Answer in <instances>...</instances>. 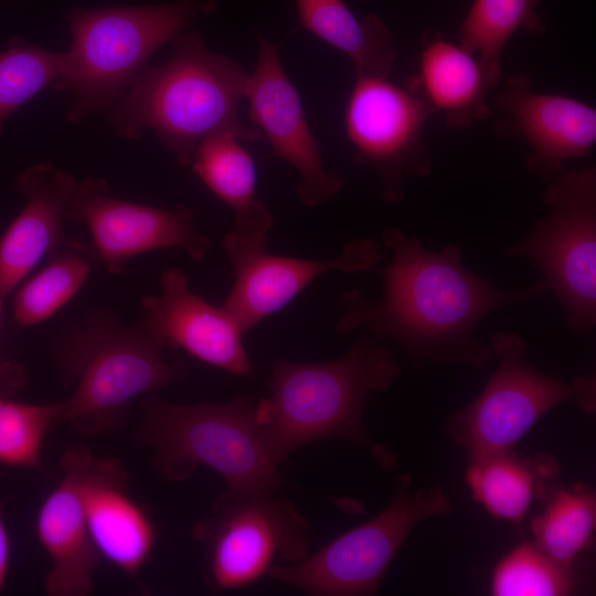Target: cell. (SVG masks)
<instances>
[{
  "label": "cell",
  "mask_w": 596,
  "mask_h": 596,
  "mask_svg": "<svg viewBox=\"0 0 596 596\" xmlns=\"http://www.w3.org/2000/svg\"><path fill=\"white\" fill-rule=\"evenodd\" d=\"M434 113L409 79L400 87L386 78L356 75L345 106V134L355 160L380 175L386 202L403 199L405 174L424 177L430 171L423 131Z\"/></svg>",
  "instance_id": "8fae6325"
},
{
  "label": "cell",
  "mask_w": 596,
  "mask_h": 596,
  "mask_svg": "<svg viewBox=\"0 0 596 596\" xmlns=\"http://www.w3.org/2000/svg\"><path fill=\"white\" fill-rule=\"evenodd\" d=\"M540 0H473L459 28V44L501 76L500 57L510 38L519 30H546L536 12Z\"/></svg>",
  "instance_id": "484cf974"
},
{
  "label": "cell",
  "mask_w": 596,
  "mask_h": 596,
  "mask_svg": "<svg viewBox=\"0 0 596 596\" xmlns=\"http://www.w3.org/2000/svg\"><path fill=\"white\" fill-rule=\"evenodd\" d=\"M97 263L91 243L66 240L49 256V263L17 290L15 322L31 327L51 318L78 292Z\"/></svg>",
  "instance_id": "d4e9b609"
},
{
  "label": "cell",
  "mask_w": 596,
  "mask_h": 596,
  "mask_svg": "<svg viewBox=\"0 0 596 596\" xmlns=\"http://www.w3.org/2000/svg\"><path fill=\"white\" fill-rule=\"evenodd\" d=\"M148 333L162 350L166 345L233 375L248 377L254 368L243 347L235 319L223 307L213 306L192 292L178 268L161 275V292L141 298Z\"/></svg>",
  "instance_id": "2e32d148"
},
{
  "label": "cell",
  "mask_w": 596,
  "mask_h": 596,
  "mask_svg": "<svg viewBox=\"0 0 596 596\" xmlns=\"http://www.w3.org/2000/svg\"><path fill=\"white\" fill-rule=\"evenodd\" d=\"M233 134H216L196 148L191 167L203 183L234 211L237 237L267 243L273 219L256 193V170L251 153Z\"/></svg>",
  "instance_id": "7402d4cb"
},
{
  "label": "cell",
  "mask_w": 596,
  "mask_h": 596,
  "mask_svg": "<svg viewBox=\"0 0 596 596\" xmlns=\"http://www.w3.org/2000/svg\"><path fill=\"white\" fill-rule=\"evenodd\" d=\"M500 77L460 44L429 30L422 38L419 73L409 81L435 113H444L449 129H464L490 116L487 95Z\"/></svg>",
  "instance_id": "ffe728a7"
},
{
  "label": "cell",
  "mask_w": 596,
  "mask_h": 596,
  "mask_svg": "<svg viewBox=\"0 0 596 596\" xmlns=\"http://www.w3.org/2000/svg\"><path fill=\"white\" fill-rule=\"evenodd\" d=\"M65 219L87 226L95 257L109 273H120L130 258L156 249L181 248L196 260L211 249L209 237L195 226L192 209L184 204L164 209L114 198L100 178L75 182Z\"/></svg>",
  "instance_id": "7c38bea8"
},
{
  "label": "cell",
  "mask_w": 596,
  "mask_h": 596,
  "mask_svg": "<svg viewBox=\"0 0 596 596\" xmlns=\"http://www.w3.org/2000/svg\"><path fill=\"white\" fill-rule=\"evenodd\" d=\"M505 115L494 126L500 137H519L531 148V172L545 181L566 168L570 159L590 153L596 141V109L578 99L536 93L530 77H510L496 95Z\"/></svg>",
  "instance_id": "9a60e30c"
},
{
  "label": "cell",
  "mask_w": 596,
  "mask_h": 596,
  "mask_svg": "<svg viewBox=\"0 0 596 596\" xmlns=\"http://www.w3.org/2000/svg\"><path fill=\"white\" fill-rule=\"evenodd\" d=\"M91 454L73 446L60 458L62 478L43 500L35 521L38 540L50 560L49 596H86L94 590L100 555L88 531L81 497V476Z\"/></svg>",
  "instance_id": "ac0fdd59"
},
{
  "label": "cell",
  "mask_w": 596,
  "mask_h": 596,
  "mask_svg": "<svg viewBox=\"0 0 596 596\" xmlns=\"http://www.w3.org/2000/svg\"><path fill=\"white\" fill-rule=\"evenodd\" d=\"M546 182L550 214L504 254L532 260L564 308L567 326L589 332L596 324V167L565 168Z\"/></svg>",
  "instance_id": "ba28073f"
},
{
  "label": "cell",
  "mask_w": 596,
  "mask_h": 596,
  "mask_svg": "<svg viewBox=\"0 0 596 596\" xmlns=\"http://www.w3.org/2000/svg\"><path fill=\"white\" fill-rule=\"evenodd\" d=\"M256 36L258 58L245 96L249 119L270 143L273 155L300 174L297 185L300 201L307 206L318 205L336 195L344 179L324 167L299 94L283 68L277 46L259 31Z\"/></svg>",
  "instance_id": "5bb4252c"
},
{
  "label": "cell",
  "mask_w": 596,
  "mask_h": 596,
  "mask_svg": "<svg viewBox=\"0 0 596 596\" xmlns=\"http://www.w3.org/2000/svg\"><path fill=\"white\" fill-rule=\"evenodd\" d=\"M71 174L51 163L28 168L15 180L24 207L0 240V295L11 292L44 257L66 242L63 220L75 185Z\"/></svg>",
  "instance_id": "d6986e66"
},
{
  "label": "cell",
  "mask_w": 596,
  "mask_h": 596,
  "mask_svg": "<svg viewBox=\"0 0 596 596\" xmlns=\"http://www.w3.org/2000/svg\"><path fill=\"white\" fill-rule=\"evenodd\" d=\"M411 483L408 473L398 475L389 505L375 518L299 562L274 565L267 575L307 595L375 594L389 565L416 525L453 511L450 498L439 483L414 492Z\"/></svg>",
  "instance_id": "52a82bcc"
},
{
  "label": "cell",
  "mask_w": 596,
  "mask_h": 596,
  "mask_svg": "<svg viewBox=\"0 0 596 596\" xmlns=\"http://www.w3.org/2000/svg\"><path fill=\"white\" fill-rule=\"evenodd\" d=\"M2 299L0 295V321L2 311ZM28 383L26 371L18 363L4 359L0 354V393L12 394L23 389Z\"/></svg>",
  "instance_id": "f546056e"
},
{
  "label": "cell",
  "mask_w": 596,
  "mask_h": 596,
  "mask_svg": "<svg viewBox=\"0 0 596 596\" xmlns=\"http://www.w3.org/2000/svg\"><path fill=\"white\" fill-rule=\"evenodd\" d=\"M62 407L63 401L30 404L0 397V462L42 470V443Z\"/></svg>",
  "instance_id": "f1b7e54d"
},
{
  "label": "cell",
  "mask_w": 596,
  "mask_h": 596,
  "mask_svg": "<svg viewBox=\"0 0 596 596\" xmlns=\"http://www.w3.org/2000/svg\"><path fill=\"white\" fill-rule=\"evenodd\" d=\"M215 9L214 0H175L67 11L72 42L66 70L53 86L71 94L67 119L78 123L108 110L158 47Z\"/></svg>",
  "instance_id": "8992f818"
},
{
  "label": "cell",
  "mask_w": 596,
  "mask_h": 596,
  "mask_svg": "<svg viewBox=\"0 0 596 596\" xmlns=\"http://www.w3.org/2000/svg\"><path fill=\"white\" fill-rule=\"evenodd\" d=\"M79 488L88 531L100 557L137 579L155 547L157 528L131 493L121 461L91 451Z\"/></svg>",
  "instance_id": "e0dca14e"
},
{
  "label": "cell",
  "mask_w": 596,
  "mask_h": 596,
  "mask_svg": "<svg viewBox=\"0 0 596 596\" xmlns=\"http://www.w3.org/2000/svg\"><path fill=\"white\" fill-rule=\"evenodd\" d=\"M381 237L392 251L389 265L373 269L382 277L384 296L374 302L359 289L342 291L336 331L362 329L379 339L390 338L416 365L465 363L488 369L496 354L476 337L479 323L497 309L547 292L541 280L518 290L498 288L464 267L456 243L430 252L396 227L385 228Z\"/></svg>",
  "instance_id": "6da1fadb"
},
{
  "label": "cell",
  "mask_w": 596,
  "mask_h": 596,
  "mask_svg": "<svg viewBox=\"0 0 596 596\" xmlns=\"http://www.w3.org/2000/svg\"><path fill=\"white\" fill-rule=\"evenodd\" d=\"M66 52L19 41L0 53V125L23 104L54 84L66 70Z\"/></svg>",
  "instance_id": "83f0119b"
},
{
  "label": "cell",
  "mask_w": 596,
  "mask_h": 596,
  "mask_svg": "<svg viewBox=\"0 0 596 596\" xmlns=\"http://www.w3.org/2000/svg\"><path fill=\"white\" fill-rule=\"evenodd\" d=\"M498 365L483 390L447 421L453 443L468 459L513 450L517 443L550 409L581 400V380L570 385L545 375L525 360V342L514 332L492 336Z\"/></svg>",
  "instance_id": "30bf717a"
},
{
  "label": "cell",
  "mask_w": 596,
  "mask_h": 596,
  "mask_svg": "<svg viewBox=\"0 0 596 596\" xmlns=\"http://www.w3.org/2000/svg\"><path fill=\"white\" fill-rule=\"evenodd\" d=\"M541 513L530 522L532 542L553 560L573 565L593 547L596 528V494L584 485H554Z\"/></svg>",
  "instance_id": "cb8c5ba5"
},
{
  "label": "cell",
  "mask_w": 596,
  "mask_h": 596,
  "mask_svg": "<svg viewBox=\"0 0 596 596\" xmlns=\"http://www.w3.org/2000/svg\"><path fill=\"white\" fill-rule=\"evenodd\" d=\"M576 564L560 563L532 541H524L493 568L490 594L493 596H564L579 586Z\"/></svg>",
  "instance_id": "4316f807"
},
{
  "label": "cell",
  "mask_w": 596,
  "mask_h": 596,
  "mask_svg": "<svg viewBox=\"0 0 596 596\" xmlns=\"http://www.w3.org/2000/svg\"><path fill=\"white\" fill-rule=\"evenodd\" d=\"M560 475L557 460L513 450L468 459L465 481L472 499L499 521L521 525L535 501H542Z\"/></svg>",
  "instance_id": "44dd1931"
},
{
  "label": "cell",
  "mask_w": 596,
  "mask_h": 596,
  "mask_svg": "<svg viewBox=\"0 0 596 596\" xmlns=\"http://www.w3.org/2000/svg\"><path fill=\"white\" fill-rule=\"evenodd\" d=\"M299 26L345 53L355 75L387 78L396 58L393 36L382 19H358L343 0H295Z\"/></svg>",
  "instance_id": "603a6c76"
},
{
  "label": "cell",
  "mask_w": 596,
  "mask_h": 596,
  "mask_svg": "<svg viewBox=\"0 0 596 596\" xmlns=\"http://www.w3.org/2000/svg\"><path fill=\"white\" fill-rule=\"evenodd\" d=\"M174 45L166 63L142 66L108 109L116 134L137 139L150 130L183 166L191 164L210 136L227 132L247 142L259 140L260 132L238 117L249 81L246 71L209 51L195 30H183Z\"/></svg>",
  "instance_id": "7a4b0ae2"
},
{
  "label": "cell",
  "mask_w": 596,
  "mask_h": 596,
  "mask_svg": "<svg viewBox=\"0 0 596 596\" xmlns=\"http://www.w3.org/2000/svg\"><path fill=\"white\" fill-rule=\"evenodd\" d=\"M235 280L223 307L243 332L294 300L324 273L373 272L382 255L370 238H354L332 258L313 260L266 252L267 243L244 241L232 232L223 241Z\"/></svg>",
  "instance_id": "4fadbf2b"
},
{
  "label": "cell",
  "mask_w": 596,
  "mask_h": 596,
  "mask_svg": "<svg viewBox=\"0 0 596 596\" xmlns=\"http://www.w3.org/2000/svg\"><path fill=\"white\" fill-rule=\"evenodd\" d=\"M401 372L393 350L365 331L334 360L274 361L270 395L257 402V412L276 464L305 445L343 439L366 447L383 469L391 470L396 457L369 437L364 404L371 393L387 390Z\"/></svg>",
  "instance_id": "3957f363"
},
{
  "label": "cell",
  "mask_w": 596,
  "mask_h": 596,
  "mask_svg": "<svg viewBox=\"0 0 596 596\" xmlns=\"http://www.w3.org/2000/svg\"><path fill=\"white\" fill-rule=\"evenodd\" d=\"M205 552L203 579L212 592L253 584L275 560L307 556L311 530L295 504L278 490L224 491L207 517L192 528Z\"/></svg>",
  "instance_id": "9c48e42d"
},
{
  "label": "cell",
  "mask_w": 596,
  "mask_h": 596,
  "mask_svg": "<svg viewBox=\"0 0 596 596\" xmlns=\"http://www.w3.org/2000/svg\"><path fill=\"white\" fill-rule=\"evenodd\" d=\"M140 320L126 329L106 312L68 327L52 348L61 377L74 385L57 425L93 437L116 432L139 396L152 394L187 373L184 361L167 362Z\"/></svg>",
  "instance_id": "277c9868"
},
{
  "label": "cell",
  "mask_w": 596,
  "mask_h": 596,
  "mask_svg": "<svg viewBox=\"0 0 596 596\" xmlns=\"http://www.w3.org/2000/svg\"><path fill=\"white\" fill-rule=\"evenodd\" d=\"M3 501H0V593L6 583L9 557H10V539L2 517Z\"/></svg>",
  "instance_id": "4dcf8cb0"
},
{
  "label": "cell",
  "mask_w": 596,
  "mask_h": 596,
  "mask_svg": "<svg viewBox=\"0 0 596 596\" xmlns=\"http://www.w3.org/2000/svg\"><path fill=\"white\" fill-rule=\"evenodd\" d=\"M136 441L151 453L164 480L182 482L199 466L219 473L227 491L278 490L286 482L269 450L257 403L246 397L215 404L179 405L145 395Z\"/></svg>",
  "instance_id": "5b68a950"
}]
</instances>
